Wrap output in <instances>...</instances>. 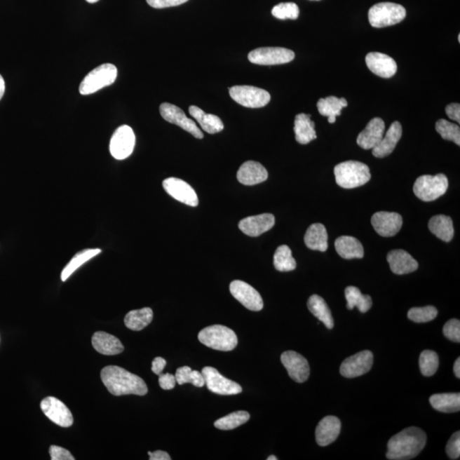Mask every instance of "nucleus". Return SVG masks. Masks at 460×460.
Returning a JSON list of instances; mask_svg holds the SVG:
<instances>
[{
	"mask_svg": "<svg viewBox=\"0 0 460 460\" xmlns=\"http://www.w3.org/2000/svg\"><path fill=\"white\" fill-rule=\"evenodd\" d=\"M101 379L113 395H145L148 393V387L144 379L121 367L108 366L102 368Z\"/></svg>",
	"mask_w": 460,
	"mask_h": 460,
	"instance_id": "obj_1",
	"label": "nucleus"
},
{
	"mask_svg": "<svg viewBox=\"0 0 460 460\" xmlns=\"http://www.w3.org/2000/svg\"><path fill=\"white\" fill-rule=\"evenodd\" d=\"M427 442L426 432L410 427L392 436L388 442L386 458L390 460L412 459L421 453Z\"/></svg>",
	"mask_w": 460,
	"mask_h": 460,
	"instance_id": "obj_2",
	"label": "nucleus"
},
{
	"mask_svg": "<svg viewBox=\"0 0 460 460\" xmlns=\"http://www.w3.org/2000/svg\"><path fill=\"white\" fill-rule=\"evenodd\" d=\"M337 184L344 189L360 187L371 180L370 169L362 162L349 161L334 168Z\"/></svg>",
	"mask_w": 460,
	"mask_h": 460,
	"instance_id": "obj_3",
	"label": "nucleus"
},
{
	"mask_svg": "<svg viewBox=\"0 0 460 460\" xmlns=\"http://www.w3.org/2000/svg\"><path fill=\"white\" fill-rule=\"evenodd\" d=\"M198 339L205 346L221 351H233L238 344L236 332L222 325L204 328L200 332Z\"/></svg>",
	"mask_w": 460,
	"mask_h": 460,
	"instance_id": "obj_4",
	"label": "nucleus"
},
{
	"mask_svg": "<svg viewBox=\"0 0 460 460\" xmlns=\"http://www.w3.org/2000/svg\"><path fill=\"white\" fill-rule=\"evenodd\" d=\"M405 8L398 4L383 2L377 4L368 11V20L376 29L398 25L405 19Z\"/></svg>",
	"mask_w": 460,
	"mask_h": 460,
	"instance_id": "obj_5",
	"label": "nucleus"
},
{
	"mask_svg": "<svg viewBox=\"0 0 460 460\" xmlns=\"http://www.w3.org/2000/svg\"><path fill=\"white\" fill-rule=\"evenodd\" d=\"M118 75L117 67L111 63H105L90 71L79 86L81 95H90L114 84Z\"/></svg>",
	"mask_w": 460,
	"mask_h": 460,
	"instance_id": "obj_6",
	"label": "nucleus"
},
{
	"mask_svg": "<svg viewBox=\"0 0 460 460\" xmlns=\"http://www.w3.org/2000/svg\"><path fill=\"white\" fill-rule=\"evenodd\" d=\"M448 180L444 174L435 176L424 175L415 181L414 192L419 199L430 202L438 199L447 192Z\"/></svg>",
	"mask_w": 460,
	"mask_h": 460,
	"instance_id": "obj_7",
	"label": "nucleus"
},
{
	"mask_svg": "<svg viewBox=\"0 0 460 460\" xmlns=\"http://www.w3.org/2000/svg\"><path fill=\"white\" fill-rule=\"evenodd\" d=\"M229 95L234 101L245 108H263L271 101V95L267 90L251 86H233L229 88Z\"/></svg>",
	"mask_w": 460,
	"mask_h": 460,
	"instance_id": "obj_8",
	"label": "nucleus"
},
{
	"mask_svg": "<svg viewBox=\"0 0 460 460\" xmlns=\"http://www.w3.org/2000/svg\"><path fill=\"white\" fill-rule=\"evenodd\" d=\"M292 50L281 47H262L248 54V60L257 65H279L290 62L295 59Z\"/></svg>",
	"mask_w": 460,
	"mask_h": 460,
	"instance_id": "obj_9",
	"label": "nucleus"
},
{
	"mask_svg": "<svg viewBox=\"0 0 460 460\" xmlns=\"http://www.w3.org/2000/svg\"><path fill=\"white\" fill-rule=\"evenodd\" d=\"M135 144H136V137L133 130L129 126H121L115 130L111 137L110 153L116 160H125L133 154Z\"/></svg>",
	"mask_w": 460,
	"mask_h": 460,
	"instance_id": "obj_10",
	"label": "nucleus"
},
{
	"mask_svg": "<svg viewBox=\"0 0 460 460\" xmlns=\"http://www.w3.org/2000/svg\"><path fill=\"white\" fill-rule=\"evenodd\" d=\"M206 386L210 391L221 395H238L243 392L239 384L232 381L219 374L216 368L205 367L202 370Z\"/></svg>",
	"mask_w": 460,
	"mask_h": 460,
	"instance_id": "obj_11",
	"label": "nucleus"
},
{
	"mask_svg": "<svg viewBox=\"0 0 460 460\" xmlns=\"http://www.w3.org/2000/svg\"><path fill=\"white\" fill-rule=\"evenodd\" d=\"M229 291L236 300L250 311H260L263 309V299L251 285L243 280H234L229 285Z\"/></svg>",
	"mask_w": 460,
	"mask_h": 460,
	"instance_id": "obj_12",
	"label": "nucleus"
},
{
	"mask_svg": "<svg viewBox=\"0 0 460 460\" xmlns=\"http://www.w3.org/2000/svg\"><path fill=\"white\" fill-rule=\"evenodd\" d=\"M160 112L165 121L180 126L198 140H202L204 137L203 133L198 128L196 122L186 116L184 111L177 106L168 102L162 103L160 107Z\"/></svg>",
	"mask_w": 460,
	"mask_h": 460,
	"instance_id": "obj_13",
	"label": "nucleus"
},
{
	"mask_svg": "<svg viewBox=\"0 0 460 460\" xmlns=\"http://www.w3.org/2000/svg\"><path fill=\"white\" fill-rule=\"evenodd\" d=\"M374 364V355L364 351L345 359L340 366V374L345 378L353 379L367 374Z\"/></svg>",
	"mask_w": 460,
	"mask_h": 460,
	"instance_id": "obj_14",
	"label": "nucleus"
},
{
	"mask_svg": "<svg viewBox=\"0 0 460 460\" xmlns=\"http://www.w3.org/2000/svg\"><path fill=\"white\" fill-rule=\"evenodd\" d=\"M41 407L46 417L58 426L65 428L73 426L72 412L60 400L48 396L42 400Z\"/></svg>",
	"mask_w": 460,
	"mask_h": 460,
	"instance_id": "obj_15",
	"label": "nucleus"
},
{
	"mask_svg": "<svg viewBox=\"0 0 460 460\" xmlns=\"http://www.w3.org/2000/svg\"><path fill=\"white\" fill-rule=\"evenodd\" d=\"M165 192L181 203L196 208L199 205V200L194 189L188 182L176 177H169L163 181Z\"/></svg>",
	"mask_w": 460,
	"mask_h": 460,
	"instance_id": "obj_16",
	"label": "nucleus"
},
{
	"mask_svg": "<svg viewBox=\"0 0 460 460\" xmlns=\"http://www.w3.org/2000/svg\"><path fill=\"white\" fill-rule=\"evenodd\" d=\"M281 363L285 370H287L289 376L297 383H304L307 381L311 370L308 360L303 356L295 351H285L280 356Z\"/></svg>",
	"mask_w": 460,
	"mask_h": 460,
	"instance_id": "obj_17",
	"label": "nucleus"
},
{
	"mask_svg": "<svg viewBox=\"0 0 460 460\" xmlns=\"http://www.w3.org/2000/svg\"><path fill=\"white\" fill-rule=\"evenodd\" d=\"M371 223L379 236L392 237L402 229L403 220L398 213L379 212L372 217Z\"/></svg>",
	"mask_w": 460,
	"mask_h": 460,
	"instance_id": "obj_18",
	"label": "nucleus"
},
{
	"mask_svg": "<svg viewBox=\"0 0 460 460\" xmlns=\"http://www.w3.org/2000/svg\"><path fill=\"white\" fill-rule=\"evenodd\" d=\"M275 223V217L272 214L264 213L244 218L239 223V229L245 235L257 237L271 230Z\"/></svg>",
	"mask_w": 460,
	"mask_h": 460,
	"instance_id": "obj_19",
	"label": "nucleus"
},
{
	"mask_svg": "<svg viewBox=\"0 0 460 460\" xmlns=\"http://www.w3.org/2000/svg\"><path fill=\"white\" fill-rule=\"evenodd\" d=\"M366 63L372 73L384 79L393 77L398 71V65L394 59L380 53H368Z\"/></svg>",
	"mask_w": 460,
	"mask_h": 460,
	"instance_id": "obj_20",
	"label": "nucleus"
},
{
	"mask_svg": "<svg viewBox=\"0 0 460 460\" xmlns=\"http://www.w3.org/2000/svg\"><path fill=\"white\" fill-rule=\"evenodd\" d=\"M341 431V422L335 416H327L320 420L316 427V442L320 447L330 445L339 438Z\"/></svg>",
	"mask_w": 460,
	"mask_h": 460,
	"instance_id": "obj_21",
	"label": "nucleus"
},
{
	"mask_svg": "<svg viewBox=\"0 0 460 460\" xmlns=\"http://www.w3.org/2000/svg\"><path fill=\"white\" fill-rule=\"evenodd\" d=\"M386 125L382 119L374 118L358 135V144L364 149H372L381 141Z\"/></svg>",
	"mask_w": 460,
	"mask_h": 460,
	"instance_id": "obj_22",
	"label": "nucleus"
},
{
	"mask_svg": "<svg viewBox=\"0 0 460 460\" xmlns=\"http://www.w3.org/2000/svg\"><path fill=\"white\" fill-rule=\"evenodd\" d=\"M387 261L395 275H406L417 271L418 262L404 250H393L388 253Z\"/></svg>",
	"mask_w": 460,
	"mask_h": 460,
	"instance_id": "obj_23",
	"label": "nucleus"
},
{
	"mask_svg": "<svg viewBox=\"0 0 460 460\" xmlns=\"http://www.w3.org/2000/svg\"><path fill=\"white\" fill-rule=\"evenodd\" d=\"M237 180L244 185H256L268 180V172L259 162L249 161L241 165Z\"/></svg>",
	"mask_w": 460,
	"mask_h": 460,
	"instance_id": "obj_24",
	"label": "nucleus"
},
{
	"mask_svg": "<svg viewBox=\"0 0 460 460\" xmlns=\"http://www.w3.org/2000/svg\"><path fill=\"white\" fill-rule=\"evenodd\" d=\"M402 136V128L400 122L392 123L386 136L372 149V154L377 158H384L394 151L400 137Z\"/></svg>",
	"mask_w": 460,
	"mask_h": 460,
	"instance_id": "obj_25",
	"label": "nucleus"
},
{
	"mask_svg": "<svg viewBox=\"0 0 460 460\" xmlns=\"http://www.w3.org/2000/svg\"><path fill=\"white\" fill-rule=\"evenodd\" d=\"M91 343L95 350L102 355L115 356L124 351V345L121 340L104 332H95Z\"/></svg>",
	"mask_w": 460,
	"mask_h": 460,
	"instance_id": "obj_26",
	"label": "nucleus"
},
{
	"mask_svg": "<svg viewBox=\"0 0 460 460\" xmlns=\"http://www.w3.org/2000/svg\"><path fill=\"white\" fill-rule=\"evenodd\" d=\"M304 243L314 251L326 252L328 248V235L326 227L321 224L309 226L304 236Z\"/></svg>",
	"mask_w": 460,
	"mask_h": 460,
	"instance_id": "obj_27",
	"label": "nucleus"
},
{
	"mask_svg": "<svg viewBox=\"0 0 460 460\" xmlns=\"http://www.w3.org/2000/svg\"><path fill=\"white\" fill-rule=\"evenodd\" d=\"M311 114H299L295 117V137L300 144H308L316 140L315 123L311 121Z\"/></svg>",
	"mask_w": 460,
	"mask_h": 460,
	"instance_id": "obj_28",
	"label": "nucleus"
},
{
	"mask_svg": "<svg viewBox=\"0 0 460 460\" xmlns=\"http://www.w3.org/2000/svg\"><path fill=\"white\" fill-rule=\"evenodd\" d=\"M337 252L344 259H363L364 249L362 243L352 236H340L335 241Z\"/></svg>",
	"mask_w": 460,
	"mask_h": 460,
	"instance_id": "obj_29",
	"label": "nucleus"
},
{
	"mask_svg": "<svg viewBox=\"0 0 460 460\" xmlns=\"http://www.w3.org/2000/svg\"><path fill=\"white\" fill-rule=\"evenodd\" d=\"M189 111L190 115L196 119L205 132L215 134L222 132L224 129L223 121L217 115L206 114L196 106H190Z\"/></svg>",
	"mask_w": 460,
	"mask_h": 460,
	"instance_id": "obj_30",
	"label": "nucleus"
},
{
	"mask_svg": "<svg viewBox=\"0 0 460 460\" xmlns=\"http://www.w3.org/2000/svg\"><path fill=\"white\" fill-rule=\"evenodd\" d=\"M429 229L440 240L449 243L453 240L454 229L453 220L450 217L445 215H436L432 217L429 221Z\"/></svg>",
	"mask_w": 460,
	"mask_h": 460,
	"instance_id": "obj_31",
	"label": "nucleus"
},
{
	"mask_svg": "<svg viewBox=\"0 0 460 460\" xmlns=\"http://www.w3.org/2000/svg\"><path fill=\"white\" fill-rule=\"evenodd\" d=\"M347 106L346 99L336 97L320 98L317 102V109H318L319 113L323 116L327 117L330 124L336 122V117L339 116L342 109Z\"/></svg>",
	"mask_w": 460,
	"mask_h": 460,
	"instance_id": "obj_32",
	"label": "nucleus"
},
{
	"mask_svg": "<svg viewBox=\"0 0 460 460\" xmlns=\"http://www.w3.org/2000/svg\"><path fill=\"white\" fill-rule=\"evenodd\" d=\"M307 305L309 311L321 323H323L327 328L332 329L334 327V320H333L330 309L323 297L318 295H312L309 297Z\"/></svg>",
	"mask_w": 460,
	"mask_h": 460,
	"instance_id": "obj_33",
	"label": "nucleus"
},
{
	"mask_svg": "<svg viewBox=\"0 0 460 460\" xmlns=\"http://www.w3.org/2000/svg\"><path fill=\"white\" fill-rule=\"evenodd\" d=\"M430 403L436 411L451 414L460 410L459 393L435 394L431 396Z\"/></svg>",
	"mask_w": 460,
	"mask_h": 460,
	"instance_id": "obj_34",
	"label": "nucleus"
},
{
	"mask_svg": "<svg viewBox=\"0 0 460 460\" xmlns=\"http://www.w3.org/2000/svg\"><path fill=\"white\" fill-rule=\"evenodd\" d=\"M154 313L150 308L132 311L125 317L126 327L133 331H141L149 326L153 320Z\"/></svg>",
	"mask_w": 460,
	"mask_h": 460,
	"instance_id": "obj_35",
	"label": "nucleus"
},
{
	"mask_svg": "<svg viewBox=\"0 0 460 460\" xmlns=\"http://www.w3.org/2000/svg\"><path fill=\"white\" fill-rule=\"evenodd\" d=\"M101 252L102 250L97 248L86 249L78 252L77 255H75L73 259L70 260L69 263L67 264V266L63 269L61 275L62 280L66 281L79 267H81L83 264L86 263V262L93 259L94 257L100 255Z\"/></svg>",
	"mask_w": 460,
	"mask_h": 460,
	"instance_id": "obj_36",
	"label": "nucleus"
},
{
	"mask_svg": "<svg viewBox=\"0 0 460 460\" xmlns=\"http://www.w3.org/2000/svg\"><path fill=\"white\" fill-rule=\"evenodd\" d=\"M345 297L347 300V309L358 308L360 312L366 313L372 307V301L370 295H363L360 289L356 287H348L345 289Z\"/></svg>",
	"mask_w": 460,
	"mask_h": 460,
	"instance_id": "obj_37",
	"label": "nucleus"
},
{
	"mask_svg": "<svg viewBox=\"0 0 460 460\" xmlns=\"http://www.w3.org/2000/svg\"><path fill=\"white\" fill-rule=\"evenodd\" d=\"M273 265L277 271L288 272L295 271L297 267L296 260L293 259L290 248L287 245H280L276 249L273 255Z\"/></svg>",
	"mask_w": 460,
	"mask_h": 460,
	"instance_id": "obj_38",
	"label": "nucleus"
},
{
	"mask_svg": "<svg viewBox=\"0 0 460 460\" xmlns=\"http://www.w3.org/2000/svg\"><path fill=\"white\" fill-rule=\"evenodd\" d=\"M250 419L249 412L245 411H237L232 412L224 418L217 419L214 426L222 431H229L243 426Z\"/></svg>",
	"mask_w": 460,
	"mask_h": 460,
	"instance_id": "obj_39",
	"label": "nucleus"
},
{
	"mask_svg": "<svg viewBox=\"0 0 460 460\" xmlns=\"http://www.w3.org/2000/svg\"><path fill=\"white\" fill-rule=\"evenodd\" d=\"M439 358L435 351H424L419 358L420 372L424 376H433L438 370Z\"/></svg>",
	"mask_w": 460,
	"mask_h": 460,
	"instance_id": "obj_40",
	"label": "nucleus"
},
{
	"mask_svg": "<svg viewBox=\"0 0 460 460\" xmlns=\"http://www.w3.org/2000/svg\"><path fill=\"white\" fill-rule=\"evenodd\" d=\"M435 130L443 140L454 142L458 146L460 145V128L459 126L446 120H439L435 123Z\"/></svg>",
	"mask_w": 460,
	"mask_h": 460,
	"instance_id": "obj_41",
	"label": "nucleus"
},
{
	"mask_svg": "<svg viewBox=\"0 0 460 460\" xmlns=\"http://www.w3.org/2000/svg\"><path fill=\"white\" fill-rule=\"evenodd\" d=\"M438 315V311L434 306L422 308H412L407 313V317L416 323H426L433 320Z\"/></svg>",
	"mask_w": 460,
	"mask_h": 460,
	"instance_id": "obj_42",
	"label": "nucleus"
},
{
	"mask_svg": "<svg viewBox=\"0 0 460 460\" xmlns=\"http://www.w3.org/2000/svg\"><path fill=\"white\" fill-rule=\"evenodd\" d=\"M272 15L280 20H296L299 15V8L295 3H280L273 8Z\"/></svg>",
	"mask_w": 460,
	"mask_h": 460,
	"instance_id": "obj_43",
	"label": "nucleus"
},
{
	"mask_svg": "<svg viewBox=\"0 0 460 460\" xmlns=\"http://www.w3.org/2000/svg\"><path fill=\"white\" fill-rule=\"evenodd\" d=\"M443 334L447 339L454 342H460V321L452 319L447 321L443 327Z\"/></svg>",
	"mask_w": 460,
	"mask_h": 460,
	"instance_id": "obj_44",
	"label": "nucleus"
},
{
	"mask_svg": "<svg viewBox=\"0 0 460 460\" xmlns=\"http://www.w3.org/2000/svg\"><path fill=\"white\" fill-rule=\"evenodd\" d=\"M448 457L451 459H458L460 456V432L457 431L451 436L446 447Z\"/></svg>",
	"mask_w": 460,
	"mask_h": 460,
	"instance_id": "obj_45",
	"label": "nucleus"
},
{
	"mask_svg": "<svg viewBox=\"0 0 460 460\" xmlns=\"http://www.w3.org/2000/svg\"><path fill=\"white\" fill-rule=\"evenodd\" d=\"M50 459L53 460H74V457L69 450L62 447L50 446Z\"/></svg>",
	"mask_w": 460,
	"mask_h": 460,
	"instance_id": "obj_46",
	"label": "nucleus"
},
{
	"mask_svg": "<svg viewBox=\"0 0 460 460\" xmlns=\"http://www.w3.org/2000/svg\"><path fill=\"white\" fill-rule=\"evenodd\" d=\"M146 1L150 6L156 8V9H164V8L182 5L189 0H146Z\"/></svg>",
	"mask_w": 460,
	"mask_h": 460,
	"instance_id": "obj_47",
	"label": "nucleus"
},
{
	"mask_svg": "<svg viewBox=\"0 0 460 460\" xmlns=\"http://www.w3.org/2000/svg\"><path fill=\"white\" fill-rule=\"evenodd\" d=\"M158 384L163 390H172L176 386L175 375L170 374H161L158 375Z\"/></svg>",
	"mask_w": 460,
	"mask_h": 460,
	"instance_id": "obj_48",
	"label": "nucleus"
},
{
	"mask_svg": "<svg viewBox=\"0 0 460 460\" xmlns=\"http://www.w3.org/2000/svg\"><path fill=\"white\" fill-rule=\"evenodd\" d=\"M192 370L189 367H182L178 368L176 372V381L178 384H190L191 380Z\"/></svg>",
	"mask_w": 460,
	"mask_h": 460,
	"instance_id": "obj_49",
	"label": "nucleus"
},
{
	"mask_svg": "<svg viewBox=\"0 0 460 460\" xmlns=\"http://www.w3.org/2000/svg\"><path fill=\"white\" fill-rule=\"evenodd\" d=\"M446 113L451 120L460 123V105L459 103H451L446 107Z\"/></svg>",
	"mask_w": 460,
	"mask_h": 460,
	"instance_id": "obj_50",
	"label": "nucleus"
},
{
	"mask_svg": "<svg viewBox=\"0 0 460 460\" xmlns=\"http://www.w3.org/2000/svg\"><path fill=\"white\" fill-rule=\"evenodd\" d=\"M190 384H192L193 386L196 387H203L205 384V381L202 372L192 370L191 380H190Z\"/></svg>",
	"mask_w": 460,
	"mask_h": 460,
	"instance_id": "obj_51",
	"label": "nucleus"
},
{
	"mask_svg": "<svg viewBox=\"0 0 460 460\" xmlns=\"http://www.w3.org/2000/svg\"><path fill=\"white\" fill-rule=\"evenodd\" d=\"M166 366V360L162 358H156L152 363V371L154 374L160 375Z\"/></svg>",
	"mask_w": 460,
	"mask_h": 460,
	"instance_id": "obj_52",
	"label": "nucleus"
},
{
	"mask_svg": "<svg viewBox=\"0 0 460 460\" xmlns=\"http://www.w3.org/2000/svg\"><path fill=\"white\" fill-rule=\"evenodd\" d=\"M150 460H170L172 458L166 452L157 450L156 452H149Z\"/></svg>",
	"mask_w": 460,
	"mask_h": 460,
	"instance_id": "obj_53",
	"label": "nucleus"
},
{
	"mask_svg": "<svg viewBox=\"0 0 460 460\" xmlns=\"http://www.w3.org/2000/svg\"><path fill=\"white\" fill-rule=\"evenodd\" d=\"M6 91V82L4 81L2 75L0 74V100H1Z\"/></svg>",
	"mask_w": 460,
	"mask_h": 460,
	"instance_id": "obj_54",
	"label": "nucleus"
},
{
	"mask_svg": "<svg viewBox=\"0 0 460 460\" xmlns=\"http://www.w3.org/2000/svg\"><path fill=\"white\" fill-rule=\"evenodd\" d=\"M454 372L455 376L457 377L458 379H460V358H459L457 360H456L454 366Z\"/></svg>",
	"mask_w": 460,
	"mask_h": 460,
	"instance_id": "obj_55",
	"label": "nucleus"
},
{
	"mask_svg": "<svg viewBox=\"0 0 460 460\" xmlns=\"http://www.w3.org/2000/svg\"><path fill=\"white\" fill-rule=\"evenodd\" d=\"M277 459H277L276 457V456H273V455L269 456V457L267 459V460H277Z\"/></svg>",
	"mask_w": 460,
	"mask_h": 460,
	"instance_id": "obj_56",
	"label": "nucleus"
},
{
	"mask_svg": "<svg viewBox=\"0 0 460 460\" xmlns=\"http://www.w3.org/2000/svg\"><path fill=\"white\" fill-rule=\"evenodd\" d=\"M87 2L90 4H95L99 1V0H86Z\"/></svg>",
	"mask_w": 460,
	"mask_h": 460,
	"instance_id": "obj_57",
	"label": "nucleus"
},
{
	"mask_svg": "<svg viewBox=\"0 0 460 460\" xmlns=\"http://www.w3.org/2000/svg\"><path fill=\"white\" fill-rule=\"evenodd\" d=\"M315 1H319V0H315Z\"/></svg>",
	"mask_w": 460,
	"mask_h": 460,
	"instance_id": "obj_58",
	"label": "nucleus"
}]
</instances>
